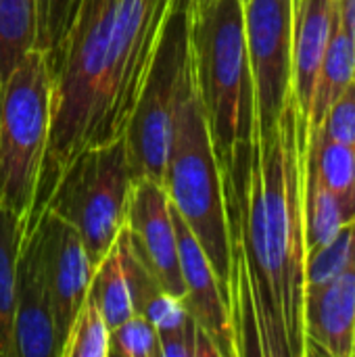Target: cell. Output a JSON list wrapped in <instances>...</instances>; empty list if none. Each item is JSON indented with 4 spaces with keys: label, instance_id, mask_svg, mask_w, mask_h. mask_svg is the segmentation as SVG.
Listing matches in <instances>:
<instances>
[{
    "label": "cell",
    "instance_id": "15",
    "mask_svg": "<svg viewBox=\"0 0 355 357\" xmlns=\"http://www.w3.org/2000/svg\"><path fill=\"white\" fill-rule=\"evenodd\" d=\"M337 0H295L291 54V90L299 119L310 130V109L316 79L328 46Z\"/></svg>",
    "mask_w": 355,
    "mask_h": 357
},
{
    "label": "cell",
    "instance_id": "6",
    "mask_svg": "<svg viewBox=\"0 0 355 357\" xmlns=\"http://www.w3.org/2000/svg\"><path fill=\"white\" fill-rule=\"evenodd\" d=\"M134 182L136 174L123 136L80 153L56 180L44 209L75 228L90 259L98 266L126 226Z\"/></svg>",
    "mask_w": 355,
    "mask_h": 357
},
{
    "label": "cell",
    "instance_id": "22",
    "mask_svg": "<svg viewBox=\"0 0 355 357\" xmlns=\"http://www.w3.org/2000/svg\"><path fill=\"white\" fill-rule=\"evenodd\" d=\"M355 222L343 226L337 236L322 249L305 255V291L316 289L337 276L349 261L354 253Z\"/></svg>",
    "mask_w": 355,
    "mask_h": 357
},
{
    "label": "cell",
    "instance_id": "23",
    "mask_svg": "<svg viewBox=\"0 0 355 357\" xmlns=\"http://www.w3.org/2000/svg\"><path fill=\"white\" fill-rule=\"evenodd\" d=\"M161 357L157 328L142 316L134 314L119 326L111 328L109 357Z\"/></svg>",
    "mask_w": 355,
    "mask_h": 357
},
{
    "label": "cell",
    "instance_id": "29",
    "mask_svg": "<svg viewBox=\"0 0 355 357\" xmlns=\"http://www.w3.org/2000/svg\"><path fill=\"white\" fill-rule=\"evenodd\" d=\"M199 2H207V0H199Z\"/></svg>",
    "mask_w": 355,
    "mask_h": 357
},
{
    "label": "cell",
    "instance_id": "11",
    "mask_svg": "<svg viewBox=\"0 0 355 357\" xmlns=\"http://www.w3.org/2000/svg\"><path fill=\"white\" fill-rule=\"evenodd\" d=\"M172 203V201H169ZM174 226L178 236V257H180V274L184 282V303L192 320L213 339L220 347L222 357L239 356L236 339H234V324L230 305L222 293L220 280L216 270L186 226L180 213L172 207Z\"/></svg>",
    "mask_w": 355,
    "mask_h": 357
},
{
    "label": "cell",
    "instance_id": "21",
    "mask_svg": "<svg viewBox=\"0 0 355 357\" xmlns=\"http://www.w3.org/2000/svg\"><path fill=\"white\" fill-rule=\"evenodd\" d=\"M109 335L111 328L105 316L88 295L61 345L59 357H109Z\"/></svg>",
    "mask_w": 355,
    "mask_h": 357
},
{
    "label": "cell",
    "instance_id": "16",
    "mask_svg": "<svg viewBox=\"0 0 355 357\" xmlns=\"http://www.w3.org/2000/svg\"><path fill=\"white\" fill-rule=\"evenodd\" d=\"M355 79V44L352 33L339 17V8L335 6L333 27L328 46L320 65V73L314 88L312 109H310V130L320 128L326 111L339 98V94Z\"/></svg>",
    "mask_w": 355,
    "mask_h": 357
},
{
    "label": "cell",
    "instance_id": "18",
    "mask_svg": "<svg viewBox=\"0 0 355 357\" xmlns=\"http://www.w3.org/2000/svg\"><path fill=\"white\" fill-rule=\"evenodd\" d=\"M305 163H310L322 184L337 195L347 222H355V149L326 138L320 128L310 130L305 146Z\"/></svg>",
    "mask_w": 355,
    "mask_h": 357
},
{
    "label": "cell",
    "instance_id": "13",
    "mask_svg": "<svg viewBox=\"0 0 355 357\" xmlns=\"http://www.w3.org/2000/svg\"><path fill=\"white\" fill-rule=\"evenodd\" d=\"M161 291L138 257L128 226L121 228L109 253L94 270L90 299L98 305L109 328L119 326L134 314H142L144 303Z\"/></svg>",
    "mask_w": 355,
    "mask_h": 357
},
{
    "label": "cell",
    "instance_id": "20",
    "mask_svg": "<svg viewBox=\"0 0 355 357\" xmlns=\"http://www.w3.org/2000/svg\"><path fill=\"white\" fill-rule=\"evenodd\" d=\"M38 0H0V82L36 48Z\"/></svg>",
    "mask_w": 355,
    "mask_h": 357
},
{
    "label": "cell",
    "instance_id": "26",
    "mask_svg": "<svg viewBox=\"0 0 355 357\" xmlns=\"http://www.w3.org/2000/svg\"><path fill=\"white\" fill-rule=\"evenodd\" d=\"M195 331L197 322L192 320L180 331L159 335L161 357H195Z\"/></svg>",
    "mask_w": 355,
    "mask_h": 357
},
{
    "label": "cell",
    "instance_id": "9",
    "mask_svg": "<svg viewBox=\"0 0 355 357\" xmlns=\"http://www.w3.org/2000/svg\"><path fill=\"white\" fill-rule=\"evenodd\" d=\"M29 232L36 236L40 247L61 351V345L90 293L96 266L90 259L75 228L50 209L40 211L25 236Z\"/></svg>",
    "mask_w": 355,
    "mask_h": 357
},
{
    "label": "cell",
    "instance_id": "7",
    "mask_svg": "<svg viewBox=\"0 0 355 357\" xmlns=\"http://www.w3.org/2000/svg\"><path fill=\"white\" fill-rule=\"evenodd\" d=\"M192 8L172 6L151 71L126 132L130 161L138 178L163 184L172 149L176 107L190 63Z\"/></svg>",
    "mask_w": 355,
    "mask_h": 357
},
{
    "label": "cell",
    "instance_id": "5",
    "mask_svg": "<svg viewBox=\"0 0 355 357\" xmlns=\"http://www.w3.org/2000/svg\"><path fill=\"white\" fill-rule=\"evenodd\" d=\"M50 130V73L42 48H31L0 82V203L31 215Z\"/></svg>",
    "mask_w": 355,
    "mask_h": 357
},
{
    "label": "cell",
    "instance_id": "10",
    "mask_svg": "<svg viewBox=\"0 0 355 357\" xmlns=\"http://www.w3.org/2000/svg\"><path fill=\"white\" fill-rule=\"evenodd\" d=\"M126 226L138 257L155 278L157 287L184 299L178 236L172 203L163 184L146 178H138L134 182Z\"/></svg>",
    "mask_w": 355,
    "mask_h": 357
},
{
    "label": "cell",
    "instance_id": "14",
    "mask_svg": "<svg viewBox=\"0 0 355 357\" xmlns=\"http://www.w3.org/2000/svg\"><path fill=\"white\" fill-rule=\"evenodd\" d=\"M15 356L59 357L52 305L36 236L23 238L17 264Z\"/></svg>",
    "mask_w": 355,
    "mask_h": 357
},
{
    "label": "cell",
    "instance_id": "8",
    "mask_svg": "<svg viewBox=\"0 0 355 357\" xmlns=\"http://www.w3.org/2000/svg\"><path fill=\"white\" fill-rule=\"evenodd\" d=\"M245 40L255 86L257 132L276 126L291 96L295 0H245Z\"/></svg>",
    "mask_w": 355,
    "mask_h": 357
},
{
    "label": "cell",
    "instance_id": "1",
    "mask_svg": "<svg viewBox=\"0 0 355 357\" xmlns=\"http://www.w3.org/2000/svg\"><path fill=\"white\" fill-rule=\"evenodd\" d=\"M174 0H38L50 130L25 232L84 151L123 138Z\"/></svg>",
    "mask_w": 355,
    "mask_h": 357
},
{
    "label": "cell",
    "instance_id": "19",
    "mask_svg": "<svg viewBox=\"0 0 355 357\" xmlns=\"http://www.w3.org/2000/svg\"><path fill=\"white\" fill-rule=\"evenodd\" d=\"M303 220L308 253L322 249L343 226L349 224L341 201L322 184L310 163H303Z\"/></svg>",
    "mask_w": 355,
    "mask_h": 357
},
{
    "label": "cell",
    "instance_id": "27",
    "mask_svg": "<svg viewBox=\"0 0 355 357\" xmlns=\"http://www.w3.org/2000/svg\"><path fill=\"white\" fill-rule=\"evenodd\" d=\"M337 8H339L341 21L345 23V27L352 33L355 44V0H337Z\"/></svg>",
    "mask_w": 355,
    "mask_h": 357
},
{
    "label": "cell",
    "instance_id": "30",
    "mask_svg": "<svg viewBox=\"0 0 355 357\" xmlns=\"http://www.w3.org/2000/svg\"><path fill=\"white\" fill-rule=\"evenodd\" d=\"M243 2H245V0H243Z\"/></svg>",
    "mask_w": 355,
    "mask_h": 357
},
{
    "label": "cell",
    "instance_id": "25",
    "mask_svg": "<svg viewBox=\"0 0 355 357\" xmlns=\"http://www.w3.org/2000/svg\"><path fill=\"white\" fill-rule=\"evenodd\" d=\"M142 316L157 328L159 335L174 333L192 322V316L186 310L184 299L169 295L165 291H157L142 307Z\"/></svg>",
    "mask_w": 355,
    "mask_h": 357
},
{
    "label": "cell",
    "instance_id": "12",
    "mask_svg": "<svg viewBox=\"0 0 355 357\" xmlns=\"http://www.w3.org/2000/svg\"><path fill=\"white\" fill-rule=\"evenodd\" d=\"M305 357H354L355 354V241L347 266L303 297Z\"/></svg>",
    "mask_w": 355,
    "mask_h": 357
},
{
    "label": "cell",
    "instance_id": "2",
    "mask_svg": "<svg viewBox=\"0 0 355 357\" xmlns=\"http://www.w3.org/2000/svg\"><path fill=\"white\" fill-rule=\"evenodd\" d=\"M310 130L293 92L226 182L232 228L230 312L239 356L305 357L303 163Z\"/></svg>",
    "mask_w": 355,
    "mask_h": 357
},
{
    "label": "cell",
    "instance_id": "28",
    "mask_svg": "<svg viewBox=\"0 0 355 357\" xmlns=\"http://www.w3.org/2000/svg\"><path fill=\"white\" fill-rule=\"evenodd\" d=\"M199 0H174V6H182V8H197Z\"/></svg>",
    "mask_w": 355,
    "mask_h": 357
},
{
    "label": "cell",
    "instance_id": "4",
    "mask_svg": "<svg viewBox=\"0 0 355 357\" xmlns=\"http://www.w3.org/2000/svg\"><path fill=\"white\" fill-rule=\"evenodd\" d=\"M163 188L172 207L186 222L203 251L207 253L222 293L230 305L232 287V228L224 174L216 155L207 115L197 90L190 63L182 82L172 149L165 165Z\"/></svg>",
    "mask_w": 355,
    "mask_h": 357
},
{
    "label": "cell",
    "instance_id": "24",
    "mask_svg": "<svg viewBox=\"0 0 355 357\" xmlns=\"http://www.w3.org/2000/svg\"><path fill=\"white\" fill-rule=\"evenodd\" d=\"M320 132L335 142L355 149V79L331 105L320 123Z\"/></svg>",
    "mask_w": 355,
    "mask_h": 357
},
{
    "label": "cell",
    "instance_id": "17",
    "mask_svg": "<svg viewBox=\"0 0 355 357\" xmlns=\"http://www.w3.org/2000/svg\"><path fill=\"white\" fill-rule=\"evenodd\" d=\"M25 218L0 203V357L15 356L17 264L25 236Z\"/></svg>",
    "mask_w": 355,
    "mask_h": 357
},
{
    "label": "cell",
    "instance_id": "3",
    "mask_svg": "<svg viewBox=\"0 0 355 357\" xmlns=\"http://www.w3.org/2000/svg\"><path fill=\"white\" fill-rule=\"evenodd\" d=\"M190 52L224 182L251 153L257 134L255 86L243 0H207L192 10Z\"/></svg>",
    "mask_w": 355,
    "mask_h": 357
}]
</instances>
